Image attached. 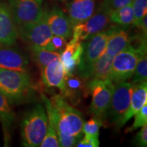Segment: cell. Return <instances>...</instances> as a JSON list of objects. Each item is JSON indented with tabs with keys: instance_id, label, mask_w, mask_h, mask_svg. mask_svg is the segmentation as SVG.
<instances>
[{
	"instance_id": "1",
	"label": "cell",
	"mask_w": 147,
	"mask_h": 147,
	"mask_svg": "<svg viewBox=\"0 0 147 147\" xmlns=\"http://www.w3.org/2000/svg\"><path fill=\"white\" fill-rule=\"evenodd\" d=\"M49 106L59 146H75L84 135L82 127L84 120L82 113L69 105L61 94L51 96Z\"/></svg>"
},
{
	"instance_id": "2",
	"label": "cell",
	"mask_w": 147,
	"mask_h": 147,
	"mask_svg": "<svg viewBox=\"0 0 147 147\" xmlns=\"http://www.w3.org/2000/svg\"><path fill=\"white\" fill-rule=\"evenodd\" d=\"M36 92V88L27 72L0 68V93L10 104L29 102Z\"/></svg>"
},
{
	"instance_id": "3",
	"label": "cell",
	"mask_w": 147,
	"mask_h": 147,
	"mask_svg": "<svg viewBox=\"0 0 147 147\" xmlns=\"http://www.w3.org/2000/svg\"><path fill=\"white\" fill-rule=\"evenodd\" d=\"M48 118L41 104H36L27 111L21 124L22 144L26 147L40 146L47 131Z\"/></svg>"
},
{
	"instance_id": "4",
	"label": "cell",
	"mask_w": 147,
	"mask_h": 147,
	"mask_svg": "<svg viewBox=\"0 0 147 147\" xmlns=\"http://www.w3.org/2000/svg\"><path fill=\"white\" fill-rule=\"evenodd\" d=\"M113 26H110L102 31L89 40L82 42V53L80 63L76 68L78 76L87 80L91 74L92 68L95 62L105 53L108 39L112 34Z\"/></svg>"
},
{
	"instance_id": "5",
	"label": "cell",
	"mask_w": 147,
	"mask_h": 147,
	"mask_svg": "<svg viewBox=\"0 0 147 147\" xmlns=\"http://www.w3.org/2000/svg\"><path fill=\"white\" fill-rule=\"evenodd\" d=\"M132 89L133 85L128 81L114 84L113 94L105 121L117 129L122 127L121 123L129 106Z\"/></svg>"
},
{
	"instance_id": "6",
	"label": "cell",
	"mask_w": 147,
	"mask_h": 147,
	"mask_svg": "<svg viewBox=\"0 0 147 147\" xmlns=\"http://www.w3.org/2000/svg\"><path fill=\"white\" fill-rule=\"evenodd\" d=\"M146 50L141 51L129 46L113 58L110 72V80L113 84L127 81L133 76L139 59Z\"/></svg>"
},
{
	"instance_id": "7",
	"label": "cell",
	"mask_w": 147,
	"mask_h": 147,
	"mask_svg": "<svg viewBox=\"0 0 147 147\" xmlns=\"http://www.w3.org/2000/svg\"><path fill=\"white\" fill-rule=\"evenodd\" d=\"M114 84L110 80L105 81L87 82L85 84L86 91L92 94V100L89 107V113L93 117L104 123L109 107Z\"/></svg>"
},
{
	"instance_id": "8",
	"label": "cell",
	"mask_w": 147,
	"mask_h": 147,
	"mask_svg": "<svg viewBox=\"0 0 147 147\" xmlns=\"http://www.w3.org/2000/svg\"><path fill=\"white\" fill-rule=\"evenodd\" d=\"M18 36L31 48H39L49 51L53 37L47 22V11L44 10L39 20L27 26L18 28Z\"/></svg>"
},
{
	"instance_id": "9",
	"label": "cell",
	"mask_w": 147,
	"mask_h": 147,
	"mask_svg": "<svg viewBox=\"0 0 147 147\" xmlns=\"http://www.w3.org/2000/svg\"><path fill=\"white\" fill-rule=\"evenodd\" d=\"M110 23L109 12L100 6L87 21L73 27L72 39L80 42L86 41L108 28Z\"/></svg>"
},
{
	"instance_id": "10",
	"label": "cell",
	"mask_w": 147,
	"mask_h": 147,
	"mask_svg": "<svg viewBox=\"0 0 147 147\" xmlns=\"http://www.w3.org/2000/svg\"><path fill=\"white\" fill-rule=\"evenodd\" d=\"M9 2L17 28L35 23L43 14L42 4L37 0H9Z\"/></svg>"
},
{
	"instance_id": "11",
	"label": "cell",
	"mask_w": 147,
	"mask_h": 147,
	"mask_svg": "<svg viewBox=\"0 0 147 147\" xmlns=\"http://www.w3.org/2000/svg\"><path fill=\"white\" fill-rule=\"evenodd\" d=\"M18 36V28L10 7L0 3V45H14Z\"/></svg>"
},
{
	"instance_id": "12",
	"label": "cell",
	"mask_w": 147,
	"mask_h": 147,
	"mask_svg": "<svg viewBox=\"0 0 147 147\" xmlns=\"http://www.w3.org/2000/svg\"><path fill=\"white\" fill-rule=\"evenodd\" d=\"M28 65L29 61L23 53L11 46L0 45V68L27 72Z\"/></svg>"
},
{
	"instance_id": "13",
	"label": "cell",
	"mask_w": 147,
	"mask_h": 147,
	"mask_svg": "<svg viewBox=\"0 0 147 147\" xmlns=\"http://www.w3.org/2000/svg\"><path fill=\"white\" fill-rule=\"evenodd\" d=\"M47 22L53 36L68 39L72 36L73 25L68 16L59 7L47 11Z\"/></svg>"
},
{
	"instance_id": "14",
	"label": "cell",
	"mask_w": 147,
	"mask_h": 147,
	"mask_svg": "<svg viewBox=\"0 0 147 147\" xmlns=\"http://www.w3.org/2000/svg\"><path fill=\"white\" fill-rule=\"evenodd\" d=\"M42 82L46 87L58 88L62 94L65 88V74L59 59L53 61L41 70Z\"/></svg>"
},
{
	"instance_id": "15",
	"label": "cell",
	"mask_w": 147,
	"mask_h": 147,
	"mask_svg": "<svg viewBox=\"0 0 147 147\" xmlns=\"http://www.w3.org/2000/svg\"><path fill=\"white\" fill-rule=\"evenodd\" d=\"M82 49V42L71 38L61 53L60 61L63 67L65 76L72 74L76 71L80 63Z\"/></svg>"
},
{
	"instance_id": "16",
	"label": "cell",
	"mask_w": 147,
	"mask_h": 147,
	"mask_svg": "<svg viewBox=\"0 0 147 147\" xmlns=\"http://www.w3.org/2000/svg\"><path fill=\"white\" fill-rule=\"evenodd\" d=\"M95 0H72L67 4V16L73 27L87 21L95 12Z\"/></svg>"
},
{
	"instance_id": "17",
	"label": "cell",
	"mask_w": 147,
	"mask_h": 147,
	"mask_svg": "<svg viewBox=\"0 0 147 147\" xmlns=\"http://www.w3.org/2000/svg\"><path fill=\"white\" fill-rule=\"evenodd\" d=\"M147 104V81L133 85L129 106L121 123L122 127Z\"/></svg>"
},
{
	"instance_id": "18",
	"label": "cell",
	"mask_w": 147,
	"mask_h": 147,
	"mask_svg": "<svg viewBox=\"0 0 147 147\" xmlns=\"http://www.w3.org/2000/svg\"><path fill=\"white\" fill-rule=\"evenodd\" d=\"M130 45V36L124 28L113 26L112 34L108 39L105 53L114 58L117 54L127 49Z\"/></svg>"
},
{
	"instance_id": "19",
	"label": "cell",
	"mask_w": 147,
	"mask_h": 147,
	"mask_svg": "<svg viewBox=\"0 0 147 147\" xmlns=\"http://www.w3.org/2000/svg\"><path fill=\"white\" fill-rule=\"evenodd\" d=\"M86 91L83 79L74 74L65 76V88L62 94L66 100L72 105H76L80 102L82 92Z\"/></svg>"
},
{
	"instance_id": "20",
	"label": "cell",
	"mask_w": 147,
	"mask_h": 147,
	"mask_svg": "<svg viewBox=\"0 0 147 147\" xmlns=\"http://www.w3.org/2000/svg\"><path fill=\"white\" fill-rule=\"evenodd\" d=\"M10 104L7 97L0 93V121L2 125L5 144L10 141V129L15 120V114Z\"/></svg>"
},
{
	"instance_id": "21",
	"label": "cell",
	"mask_w": 147,
	"mask_h": 147,
	"mask_svg": "<svg viewBox=\"0 0 147 147\" xmlns=\"http://www.w3.org/2000/svg\"><path fill=\"white\" fill-rule=\"evenodd\" d=\"M113 58L104 53L95 62L87 82L105 81L110 80V72Z\"/></svg>"
},
{
	"instance_id": "22",
	"label": "cell",
	"mask_w": 147,
	"mask_h": 147,
	"mask_svg": "<svg viewBox=\"0 0 147 147\" xmlns=\"http://www.w3.org/2000/svg\"><path fill=\"white\" fill-rule=\"evenodd\" d=\"M42 102L45 104L46 108V112L47 114L48 118V125L47 131L46 136L42 141V144H40L41 147H59V143L57 134L56 129H55L54 121H53L52 114L49 106V98L46 96L44 93H41Z\"/></svg>"
},
{
	"instance_id": "23",
	"label": "cell",
	"mask_w": 147,
	"mask_h": 147,
	"mask_svg": "<svg viewBox=\"0 0 147 147\" xmlns=\"http://www.w3.org/2000/svg\"><path fill=\"white\" fill-rule=\"evenodd\" d=\"M111 23L126 29L132 25L134 21V14L131 4L122 7L109 12Z\"/></svg>"
},
{
	"instance_id": "24",
	"label": "cell",
	"mask_w": 147,
	"mask_h": 147,
	"mask_svg": "<svg viewBox=\"0 0 147 147\" xmlns=\"http://www.w3.org/2000/svg\"><path fill=\"white\" fill-rule=\"evenodd\" d=\"M31 55L40 71L50 62L60 59V53L39 48H31Z\"/></svg>"
},
{
	"instance_id": "25",
	"label": "cell",
	"mask_w": 147,
	"mask_h": 147,
	"mask_svg": "<svg viewBox=\"0 0 147 147\" xmlns=\"http://www.w3.org/2000/svg\"><path fill=\"white\" fill-rule=\"evenodd\" d=\"M147 53L141 55L131 78V83L134 84L147 81Z\"/></svg>"
},
{
	"instance_id": "26",
	"label": "cell",
	"mask_w": 147,
	"mask_h": 147,
	"mask_svg": "<svg viewBox=\"0 0 147 147\" xmlns=\"http://www.w3.org/2000/svg\"><path fill=\"white\" fill-rule=\"evenodd\" d=\"M134 14L133 26L137 27L144 18L147 15V0H133L131 3Z\"/></svg>"
},
{
	"instance_id": "27",
	"label": "cell",
	"mask_w": 147,
	"mask_h": 147,
	"mask_svg": "<svg viewBox=\"0 0 147 147\" xmlns=\"http://www.w3.org/2000/svg\"><path fill=\"white\" fill-rule=\"evenodd\" d=\"M103 122L100 119L93 118L87 122H84L82 127V132L86 136H100V129L102 126Z\"/></svg>"
},
{
	"instance_id": "28",
	"label": "cell",
	"mask_w": 147,
	"mask_h": 147,
	"mask_svg": "<svg viewBox=\"0 0 147 147\" xmlns=\"http://www.w3.org/2000/svg\"><path fill=\"white\" fill-rule=\"evenodd\" d=\"M134 116L135 118L134 123L126 129V133L132 132L134 130L147 125V104L143 106Z\"/></svg>"
},
{
	"instance_id": "29",
	"label": "cell",
	"mask_w": 147,
	"mask_h": 147,
	"mask_svg": "<svg viewBox=\"0 0 147 147\" xmlns=\"http://www.w3.org/2000/svg\"><path fill=\"white\" fill-rule=\"evenodd\" d=\"M132 1L133 0H104L101 6L110 12L113 10L131 4Z\"/></svg>"
},
{
	"instance_id": "30",
	"label": "cell",
	"mask_w": 147,
	"mask_h": 147,
	"mask_svg": "<svg viewBox=\"0 0 147 147\" xmlns=\"http://www.w3.org/2000/svg\"><path fill=\"white\" fill-rule=\"evenodd\" d=\"M67 39L63 37L53 36L50 42L49 51H54L60 53L63 51L65 46L67 45Z\"/></svg>"
},
{
	"instance_id": "31",
	"label": "cell",
	"mask_w": 147,
	"mask_h": 147,
	"mask_svg": "<svg viewBox=\"0 0 147 147\" xmlns=\"http://www.w3.org/2000/svg\"><path fill=\"white\" fill-rule=\"evenodd\" d=\"M100 146L99 137L93 136L84 135L83 138H81L77 142L75 146L78 147H98Z\"/></svg>"
},
{
	"instance_id": "32",
	"label": "cell",
	"mask_w": 147,
	"mask_h": 147,
	"mask_svg": "<svg viewBox=\"0 0 147 147\" xmlns=\"http://www.w3.org/2000/svg\"><path fill=\"white\" fill-rule=\"evenodd\" d=\"M134 144L140 147H146L147 146V125L142 127L140 131L135 136Z\"/></svg>"
},
{
	"instance_id": "33",
	"label": "cell",
	"mask_w": 147,
	"mask_h": 147,
	"mask_svg": "<svg viewBox=\"0 0 147 147\" xmlns=\"http://www.w3.org/2000/svg\"><path fill=\"white\" fill-rule=\"evenodd\" d=\"M37 1H38V2H39L40 3H41V4H42V1H43V0H37Z\"/></svg>"
},
{
	"instance_id": "34",
	"label": "cell",
	"mask_w": 147,
	"mask_h": 147,
	"mask_svg": "<svg viewBox=\"0 0 147 147\" xmlns=\"http://www.w3.org/2000/svg\"><path fill=\"white\" fill-rule=\"evenodd\" d=\"M61 1H67V0H61Z\"/></svg>"
}]
</instances>
